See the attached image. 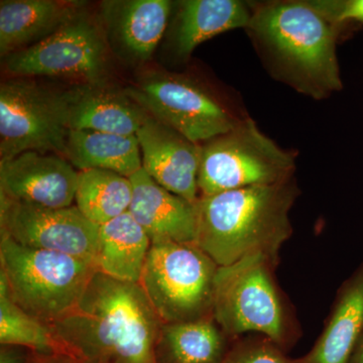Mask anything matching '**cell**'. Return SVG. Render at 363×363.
Here are the masks:
<instances>
[{"label":"cell","mask_w":363,"mask_h":363,"mask_svg":"<svg viewBox=\"0 0 363 363\" xmlns=\"http://www.w3.org/2000/svg\"><path fill=\"white\" fill-rule=\"evenodd\" d=\"M162 324L140 284L97 271L77 304L50 325L78 363H155Z\"/></svg>","instance_id":"6da1fadb"},{"label":"cell","mask_w":363,"mask_h":363,"mask_svg":"<svg viewBox=\"0 0 363 363\" xmlns=\"http://www.w3.org/2000/svg\"><path fill=\"white\" fill-rule=\"evenodd\" d=\"M296 196L289 180L199 197L196 245L218 267L255 255L278 266L279 250L293 233L289 213Z\"/></svg>","instance_id":"7a4b0ae2"},{"label":"cell","mask_w":363,"mask_h":363,"mask_svg":"<svg viewBox=\"0 0 363 363\" xmlns=\"http://www.w3.org/2000/svg\"><path fill=\"white\" fill-rule=\"evenodd\" d=\"M276 267L264 255H255L218 267L213 318L228 337L255 333L283 350L295 342V319L274 279Z\"/></svg>","instance_id":"3957f363"},{"label":"cell","mask_w":363,"mask_h":363,"mask_svg":"<svg viewBox=\"0 0 363 363\" xmlns=\"http://www.w3.org/2000/svg\"><path fill=\"white\" fill-rule=\"evenodd\" d=\"M0 267L11 300L48 324L77 304L97 272L87 260L23 247L4 234L0 238Z\"/></svg>","instance_id":"277c9868"},{"label":"cell","mask_w":363,"mask_h":363,"mask_svg":"<svg viewBox=\"0 0 363 363\" xmlns=\"http://www.w3.org/2000/svg\"><path fill=\"white\" fill-rule=\"evenodd\" d=\"M218 266L196 245H152L140 285L162 323L213 317Z\"/></svg>","instance_id":"5b68a950"},{"label":"cell","mask_w":363,"mask_h":363,"mask_svg":"<svg viewBox=\"0 0 363 363\" xmlns=\"http://www.w3.org/2000/svg\"><path fill=\"white\" fill-rule=\"evenodd\" d=\"M250 28L313 85L340 89L335 35L330 21L312 4H269L253 14Z\"/></svg>","instance_id":"8992f818"},{"label":"cell","mask_w":363,"mask_h":363,"mask_svg":"<svg viewBox=\"0 0 363 363\" xmlns=\"http://www.w3.org/2000/svg\"><path fill=\"white\" fill-rule=\"evenodd\" d=\"M293 157L267 138L250 119L201 145L200 197L290 180Z\"/></svg>","instance_id":"52a82bcc"},{"label":"cell","mask_w":363,"mask_h":363,"mask_svg":"<svg viewBox=\"0 0 363 363\" xmlns=\"http://www.w3.org/2000/svg\"><path fill=\"white\" fill-rule=\"evenodd\" d=\"M69 92H56L26 79L0 86V161L26 152L65 157Z\"/></svg>","instance_id":"ba28073f"},{"label":"cell","mask_w":363,"mask_h":363,"mask_svg":"<svg viewBox=\"0 0 363 363\" xmlns=\"http://www.w3.org/2000/svg\"><path fill=\"white\" fill-rule=\"evenodd\" d=\"M124 93L150 116L196 143L224 135L240 121L201 86L176 74H150Z\"/></svg>","instance_id":"9c48e42d"},{"label":"cell","mask_w":363,"mask_h":363,"mask_svg":"<svg viewBox=\"0 0 363 363\" xmlns=\"http://www.w3.org/2000/svg\"><path fill=\"white\" fill-rule=\"evenodd\" d=\"M107 69L106 44L96 23L80 13L50 37L6 58L13 76L76 79L101 84Z\"/></svg>","instance_id":"30bf717a"},{"label":"cell","mask_w":363,"mask_h":363,"mask_svg":"<svg viewBox=\"0 0 363 363\" xmlns=\"http://www.w3.org/2000/svg\"><path fill=\"white\" fill-rule=\"evenodd\" d=\"M0 228L18 245L49 250L95 264L100 226L76 206L45 208L0 196Z\"/></svg>","instance_id":"8fae6325"},{"label":"cell","mask_w":363,"mask_h":363,"mask_svg":"<svg viewBox=\"0 0 363 363\" xmlns=\"http://www.w3.org/2000/svg\"><path fill=\"white\" fill-rule=\"evenodd\" d=\"M79 171L56 154L26 152L0 161V196L45 208H67L75 201Z\"/></svg>","instance_id":"7c38bea8"},{"label":"cell","mask_w":363,"mask_h":363,"mask_svg":"<svg viewBox=\"0 0 363 363\" xmlns=\"http://www.w3.org/2000/svg\"><path fill=\"white\" fill-rule=\"evenodd\" d=\"M136 136L143 171L173 194L191 203L197 202L201 145L150 116Z\"/></svg>","instance_id":"4fadbf2b"},{"label":"cell","mask_w":363,"mask_h":363,"mask_svg":"<svg viewBox=\"0 0 363 363\" xmlns=\"http://www.w3.org/2000/svg\"><path fill=\"white\" fill-rule=\"evenodd\" d=\"M130 179L133 200L128 211L143 227L152 245H196L195 203L162 188L143 169Z\"/></svg>","instance_id":"5bb4252c"},{"label":"cell","mask_w":363,"mask_h":363,"mask_svg":"<svg viewBox=\"0 0 363 363\" xmlns=\"http://www.w3.org/2000/svg\"><path fill=\"white\" fill-rule=\"evenodd\" d=\"M168 0H107L102 18L112 40L133 61L145 62L154 54L167 26Z\"/></svg>","instance_id":"9a60e30c"},{"label":"cell","mask_w":363,"mask_h":363,"mask_svg":"<svg viewBox=\"0 0 363 363\" xmlns=\"http://www.w3.org/2000/svg\"><path fill=\"white\" fill-rule=\"evenodd\" d=\"M83 6V2L63 0H2L1 56H9L50 37L80 13Z\"/></svg>","instance_id":"2e32d148"},{"label":"cell","mask_w":363,"mask_h":363,"mask_svg":"<svg viewBox=\"0 0 363 363\" xmlns=\"http://www.w3.org/2000/svg\"><path fill=\"white\" fill-rule=\"evenodd\" d=\"M69 128L136 135L150 114L125 93L101 84L69 90Z\"/></svg>","instance_id":"e0dca14e"},{"label":"cell","mask_w":363,"mask_h":363,"mask_svg":"<svg viewBox=\"0 0 363 363\" xmlns=\"http://www.w3.org/2000/svg\"><path fill=\"white\" fill-rule=\"evenodd\" d=\"M363 333V267L341 290L314 347L295 363H350Z\"/></svg>","instance_id":"ac0fdd59"},{"label":"cell","mask_w":363,"mask_h":363,"mask_svg":"<svg viewBox=\"0 0 363 363\" xmlns=\"http://www.w3.org/2000/svg\"><path fill=\"white\" fill-rule=\"evenodd\" d=\"M233 341L213 317L162 323L155 344V363H222Z\"/></svg>","instance_id":"d6986e66"},{"label":"cell","mask_w":363,"mask_h":363,"mask_svg":"<svg viewBox=\"0 0 363 363\" xmlns=\"http://www.w3.org/2000/svg\"><path fill=\"white\" fill-rule=\"evenodd\" d=\"M150 247L143 227L125 212L100 226L95 267L111 278L140 284Z\"/></svg>","instance_id":"ffe728a7"},{"label":"cell","mask_w":363,"mask_h":363,"mask_svg":"<svg viewBox=\"0 0 363 363\" xmlns=\"http://www.w3.org/2000/svg\"><path fill=\"white\" fill-rule=\"evenodd\" d=\"M65 157L79 172L105 169L130 178L143 169L142 152L136 135L70 130Z\"/></svg>","instance_id":"44dd1931"},{"label":"cell","mask_w":363,"mask_h":363,"mask_svg":"<svg viewBox=\"0 0 363 363\" xmlns=\"http://www.w3.org/2000/svg\"><path fill=\"white\" fill-rule=\"evenodd\" d=\"M252 16L238 0H187L180 4L175 33L177 52L192 54L198 45L219 33L250 26Z\"/></svg>","instance_id":"7402d4cb"},{"label":"cell","mask_w":363,"mask_h":363,"mask_svg":"<svg viewBox=\"0 0 363 363\" xmlns=\"http://www.w3.org/2000/svg\"><path fill=\"white\" fill-rule=\"evenodd\" d=\"M133 183L130 178L105 169L79 172L75 206L88 220L101 226L130 210Z\"/></svg>","instance_id":"603a6c76"},{"label":"cell","mask_w":363,"mask_h":363,"mask_svg":"<svg viewBox=\"0 0 363 363\" xmlns=\"http://www.w3.org/2000/svg\"><path fill=\"white\" fill-rule=\"evenodd\" d=\"M0 343L23 346L42 354H61L72 358L51 325L28 314L11 300L2 274H0Z\"/></svg>","instance_id":"cb8c5ba5"},{"label":"cell","mask_w":363,"mask_h":363,"mask_svg":"<svg viewBox=\"0 0 363 363\" xmlns=\"http://www.w3.org/2000/svg\"><path fill=\"white\" fill-rule=\"evenodd\" d=\"M222 363H295L286 357L285 350L264 336L240 337L233 346Z\"/></svg>","instance_id":"d4e9b609"},{"label":"cell","mask_w":363,"mask_h":363,"mask_svg":"<svg viewBox=\"0 0 363 363\" xmlns=\"http://www.w3.org/2000/svg\"><path fill=\"white\" fill-rule=\"evenodd\" d=\"M327 20L344 21L355 20L363 23V0L347 2L320 1L312 2Z\"/></svg>","instance_id":"484cf974"},{"label":"cell","mask_w":363,"mask_h":363,"mask_svg":"<svg viewBox=\"0 0 363 363\" xmlns=\"http://www.w3.org/2000/svg\"><path fill=\"white\" fill-rule=\"evenodd\" d=\"M33 351L23 346L1 344L0 363H28Z\"/></svg>","instance_id":"4316f807"},{"label":"cell","mask_w":363,"mask_h":363,"mask_svg":"<svg viewBox=\"0 0 363 363\" xmlns=\"http://www.w3.org/2000/svg\"><path fill=\"white\" fill-rule=\"evenodd\" d=\"M28 363H78L73 358L61 354H42L33 352Z\"/></svg>","instance_id":"83f0119b"},{"label":"cell","mask_w":363,"mask_h":363,"mask_svg":"<svg viewBox=\"0 0 363 363\" xmlns=\"http://www.w3.org/2000/svg\"><path fill=\"white\" fill-rule=\"evenodd\" d=\"M350 363H363V333L352 357L350 358Z\"/></svg>","instance_id":"f1b7e54d"}]
</instances>
